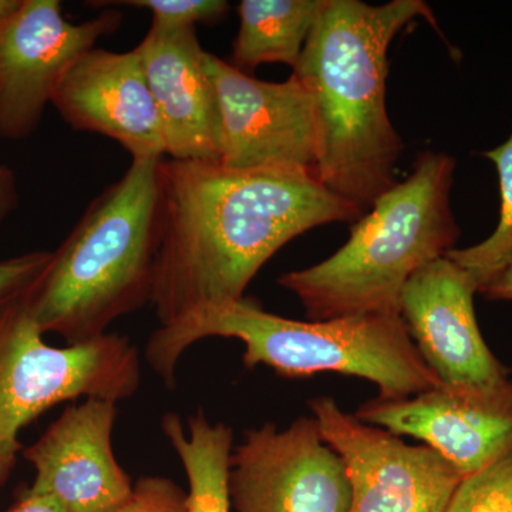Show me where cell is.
Wrapping results in <instances>:
<instances>
[{"label":"cell","mask_w":512,"mask_h":512,"mask_svg":"<svg viewBox=\"0 0 512 512\" xmlns=\"http://www.w3.org/2000/svg\"><path fill=\"white\" fill-rule=\"evenodd\" d=\"M113 512H188L187 493L170 478L141 477L126 503Z\"/></svg>","instance_id":"22"},{"label":"cell","mask_w":512,"mask_h":512,"mask_svg":"<svg viewBox=\"0 0 512 512\" xmlns=\"http://www.w3.org/2000/svg\"><path fill=\"white\" fill-rule=\"evenodd\" d=\"M323 440L342 460L352 503L349 512H444L463 476L429 446L343 412L329 396L309 403Z\"/></svg>","instance_id":"7"},{"label":"cell","mask_w":512,"mask_h":512,"mask_svg":"<svg viewBox=\"0 0 512 512\" xmlns=\"http://www.w3.org/2000/svg\"><path fill=\"white\" fill-rule=\"evenodd\" d=\"M20 3L22 0H0V29L19 9Z\"/></svg>","instance_id":"26"},{"label":"cell","mask_w":512,"mask_h":512,"mask_svg":"<svg viewBox=\"0 0 512 512\" xmlns=\"http://www.w3.org/2000/svg\"><path fill=\"white\" fill-rule=\"evenodd\" d=\"M481 293H484L488 299H493V301H498V299L512 301V258L503 272L490 285L485 286Z\"/></svg>","instance_id":"25"},{"label":"cell","mask_w":512,"mask_h":512,"mask_svg":"<svg viewBox=\"0 0 512 512\" xmlns=\"http://www.w3.org/2000/svg\"><path fill=\"white\" fill-rule=\"evenodd\" d=\"M94 8L131 6L148 9L153 23L175 28H195L197 23H214L224 18L229 10L225 0H126V2H90Z\"/></svg>","instance_id":"20"},{"label":"cell","mask_w":512,"mask_h":512,"mask_svg":"<svg viewBox=\"0 0 512 512\" xmlns=\"http://www.w3.org/2000/svg\"><path fill=\"white\" fill-rule=\"evenodd\" d=\"M29 295L0 308V490L16 466L20 431L40 414L83 396L121 402L141 380L138 350L126 336L47 345Z\"/></svg>","instance_id":"6"},{"label":"cell","mask_w":512,"mask_h":512,"mask_svg":"<svg viewBox=\"0 0 512 512\" xmlns=\"http://www.w3.org/2000/svg\"><path fill=\"white\" fill-rule=\"evenodd\" d=\"M53 252L33 251L0 261V308L25 298L42 281Z\"/></svg>","instance_id":"21"},{"label":"cell","mask_w":512,"mask_h":512,"mask_svg":"<svg viewBox=\"0 0 512 512\" xmlns=\"http://www.w3.org/2000/svg\"><path fill=\"white\" fill-rule=\"evenodd\" d=\"M163 127L165 154L178 161H221L217 92L195 28L151 23L137 46Z\"/></svg>","instance_id":"15"},{"label":"cell","mask_w":512,"mask_h":512,"mask_svg":"<svg viewBox=\"0 0 512 512\" xmlns=\"http://www.w3.org/2000/svg\"><path fill=\"white\" fill-rule=\"evenodd\" d=\"M19 192L13 171L0 163V224L18 208Z\"/></svg>","instance_id":"23"},{"label":"cell","mask_w":512,"mask_h":512,"mask_svg":"<svg viewBox=\"0 0 512 512\" xmlns=\"http://www.w3.org/2000/svg\"><path fill=\"white\" fill-rule=\"evenodd\" d=\"M53 106L73 130L119 143L133 160L163 158V127L136 49H90L64 74Z\"/></svg>","instance_id":"14"},{"label":"cell","mask_w":512,"mask_h":512,"mask_svg":"<svg viewBox=\"0 0 512 512\" xmlns=\"http://www.w3.org/2000/svg\"><path fill=\"white\" fill-rule=\"evenodd\" d=\"M161 161H131L53 252L28 298L43 333L69 345L86 342L151 303L163 217Z\"/></svg>","instance_id":"4"},{"label":"cell","mask_w":512,"mask_h":512,"mask_svg":"<svg viewBox=\"0 0 512 512\" xmlns=\"http://www.w3.org/2000/svg\"><path fill=\"white\" fill-rule=\"evenodd\" d=\"M222 124L220 163L234 170L311 171L318 161L315 100L299 77L269 83L205 53Z\"/></svg>","instance_id":"9"},{"label":"cell","mask_w":512,"mask_h":512,"mask_svg":"<svg viewBox=\"0 0 512 512\" xmlns=\"http://www.w3.org/2000/svg\"><path fill=\"white\" fill-rule=\"evenodd\" d=\"M444 512H512V450L464 477Z\"/></svg>","instance_id":"19"},{"label":"cell","mask_w":512,"mask_h":512,"mask_svg":"<svg viewBox=\"0 0 512 512\" xmlns=\"http://www.w3.org/2000/svg\"><path fill=\"white\" fill-rule=\"evenodd\" d=\"M121 23L123 15L110 9L74 25L59 0H22L0 29V137L35 133L67 70Z\"/></svg>","instance_id":"10"},{"label":"cell","mask_w":512,"mask_h":512,"mask_svg":"<svg viewBox=\"0 0 512 512\" xmlns=\"http://www.w3.org/2000/svg\"><path fill=\"white\" fill-rule=\"evenodd\" d=\"M228 485L234 512H349L352 503L345 466L315 417L245 431Z\"/></svg>","instance_id":"8"},{"label":"cell","mask_w":512,"mask_h":512,"mask_svg":"<svg viewBox=\"0 0 512 512\" xmlns=\"http://www.w3.org/2000/svg\"><path fill=\"white\" fill-rule=\"evenodd\" d=\"M476 292L470 272L443 256L420 268L400 295L407 332L441 383L483 386L508 379L478 328Z\"/></svg>","instance_id":"12"},{"label":"cell","mask_w":512,"mask_h":512,"mask_svg":"<svg viewBox=\"0 0 512 512\" xmlns=\"http://www.w3.org/2000/svg\"><path fill=\"white\" fill-rule=\"evenodd\" d=\"M207 338L241 340L248 369L264 365L285 377L356 376L376 384L382 400L409 399L441 384L400 313L303 322L266 312L248 298L201 306L160 326L148 339V365L174 387L185 350Z\"/></svg>","instance_id":"3"},{"label":"cell","mask_w":512,"mask_h":512,"mask_svg":"<svg viewBox=\"0 0 512 512\" xmlns=\"http://www.w3.org/2000/svg\"><path fill=\"white\" fill-rule=\"evenodd\" d=\"M456 161L421 154L412 174L377 198L325 261L278 279L298 296L309 320L400 313L404 285L424 265L456 248L460 229L450 207Z\"/></svg>","instance_id":"5"},{"label":"cell","mask_w":512,"mask_h":512,"mask_svg":"<svg viewBox=\"0 0 512 512\" xmlns=\"http://www.w3.org/2000/svg\"><path fill=\"white\" fill-rule=\"evenodd\" d=\"M161 191L151 293L160 326L201 306L244 298L259 269L293 238L363 215L303 170L163 160Z\"/></svg>","instance_id":"1"},{"label":"cell","mask_w":512,"mask_h":512,"mask_svg":"<svg viewBox=\"0 0 512 512\" xmlns=\"http://www.w3.org/2000/svg\"><path fill=\"white\" fill-rule=\"evenodd\" d=\"M498 171L500 180V221L491 237L481 244L464 249H451L447 258L466 269L477 282L478 292L503 272L512 258V134L504 144L487 151Z\"/></svg>","instance_id":"18"},{"label":"cell","mask_w":512,"mask_h":512,"mask_svg":"<svg viewBox=\"0 0 512 512\" xmlns=\"http://www.w3.org/2000/svg\"><path fill=\"white\" fill-rule=\"evenodd\" d=\"M116 403L87 399L66 407L32 446L23 448L36 471L30 493L49 495L69 512H113L133 493L114 456Z\"/></svg>","instance_id":"13"},{"label":"cell","mask_w":512,"mask_h":512,"mask_svg":"<svg viewBox=\"0 0 512 512\" xmlns=\"http://www.w3.org/2000/svg\"><path fill=\"white\" fill-rule=\"evenodd\" d=\"M5 512H69L49 495L26 491L8 511Z\"/></svg>","instance_id":"24"},{"label":"cell","mask_w":512,"mask_h":512,"mask_svg":"<svg viewBox=\"0 0 512 512\" xmlns=\"http://www.w3.org/2000/svg\"><path fill=\"white\" fill-rule=\"evenodd\" d=\"M419 18L437 28L423 0H328L293 69L315 100L316 178L363 212L397 184L403 141L387 113V55Z\"/></svg>","instance_id":"2"},{"label":"cell","mask_w":512,"mask_h":512,"mask_svg":"<svg viewBox=\"0 0 512 512\" xmlns=\"http://www.w3.org/2000/svg\"><path fill=\"white\" fill-rule=\"evenodd\" d=\"M187 424L188 436L177 414L167 413L161 421L187 474L188 512H231L228 478L234 431L212 424L202 410L188 417Z\"/></svg>","instance_id":"17"},{"label":"cell","mask_w":512,"mask_h":512,"mask_svg":"<svg viewBox=\"0 0 512 512\" xmlns=\"http://www.w3.org/2000/svg\"><path fill=\"white\" fill-rule=\"evenodd\" d=\"M363 423L421 440L461 476L476 473L512 450V382L444 384L409 399L369 400Z\"/></svg>","instance_id":"11"},{"label":"cell","mask_w":512,"mask_h":512,"mask_svg":"<svg viewBox=\"0 0 512 512\" xmlns=\"http://www.w3.org/2000/svg\"><path fill=\"white\" fill-rule=\"evenodd\" d=\"M326 3L328 0H242L232 66L244 73L266 63L295 69Z\"/></svg>","instance_id":"16"}]
</instances>
